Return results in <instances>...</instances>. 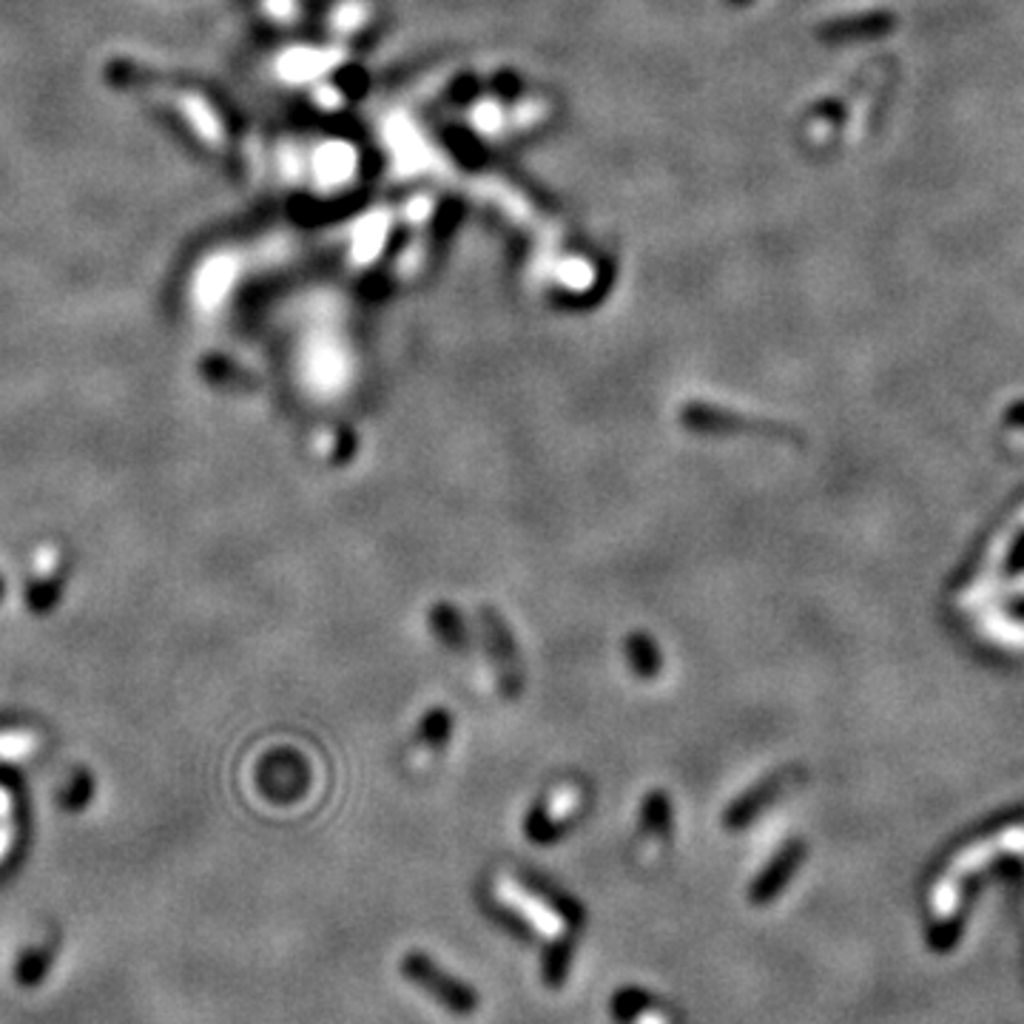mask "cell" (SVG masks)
<instances>
[{"mask_svg": "<svg viewBox=\"0 0 1024 1024\" xmlns=\"http://www.w3.org/2000/svg\"><path fill=\"white\" fill-rule=\"evenodd\" d=\"M573 959L575 931H566L564 937L553 939V942L544 948V957H541V982H544L550 991H561L566 984L570 971H573Z\"/></svg>", "mask_w": 1024, "mask_h": 1024, "instance_id": "cell-9", "label": "cell"}, {"mask_svg": "<svg viewBox=\"0 0 1024 1024\" xmlns=\"http://www.w3.org/2000/svg\"><path fill=\"white\" fill-rule=\"evenodd\" d=\"M794 774L792 772H772L769 777H763L760 783L749 785L732 805H725L723 812V828L725 832H740L745 825H752L754 819L760 817V812H765L774 800L780 797L785 785L792 783Z\"/></svg>", "mask_w": 1024, "mask_h": 1024, "instance_id": "cell-5", "label": "cell"}, {"mask_svg": "<svg viewBox=\"0 0 1024 1024\" xmlns=\"http://www.w3.org/2000/svg\"><path fill=\"white\" fill-rule=\"evenodd\" d=\"M570 828H573V817H553L546 800H539L524 819V834L535 845H555Z\"/></svg>", "mask_w": 1024, "mask_h": 1024, "instance_id": "cell-10", "label": "cell"}, {"mask_svg": "<svg viewBox=\"0 0 1024 1024\" xmlns=\"http://www.w3.org/2000/svg\"><path fill=\"white\" fill-rule=\"evenodd\" d=\"M52 968V951L49 948H38V951H29L27 957L21 959L18 964V984L23 988H34V984H41L43 976Z\"/></svg>", "mask_w": 1024, "mask_h": 1024, "instance_id": "cell-15", "label": "cell"}, {"mask_svg": "<svg viewBox=\"0 0 1024 1024\" xmlns=\"http://www.w3.org/2000/svg\"><path fill=\"white\" fill-rule=\"evenodd\" d=\"M427 624L436 633V638L450 649V652H461L464 655L470 649V629H467L464 615L456 609L452 604L441 600V604L430 606V613H427Z\"/></svg>", "mask_w": 1024, "mask_h": 1024, "instance_id": "cell-7", "label": "cell"}, {"mask_svg": "<svg viewBox=\"0 0 1024 1024\" xmlns=\"http://www.w3.org/2000/svg\"><path fill=\"white\" fill-rule=\"evenodd\" d=\"M624 655L629 669H633L638 678L655 680L663 672V652H660L658 640L649 633H644V629H635V633L626 635Z\"/></svg>", "mask_w": 1024, "mask_h": 1024, "instance_id": "cell-8", "label": "cell"}, {"mask_svg": "<svg viewBox=\"0 0 1024 1024\" xmlns=\"http://www.w3.org/2000/svg\"><path fill=\"white\" fill-rule=\"evenodd\" d=\"M655 1007H658V999L652 993L640 991V988H620L609 1002V1011L620 1024H633L635 1018L644 1016L646 1011H655Z\"/></svg>", "mask_w": 1024, "mask_h": 1024, "instance_id": "cell-12", "label": "cell"}, {"mask_svg": "<svg viewBox=\"0 0 1024 1024\" xmlns=\"http://www.w3.org/2000/svg\"><path fill=\"white\" fill-rule=\"evenodd\" d=\"M803 854H805V848L800 839L785 845L783 851H780L777 857H774L772 863L765 865L763 871L757 874V879H754L752 888H749V902L769 905L774 897H780L785 882L794 877V871H797L800 863H803Z\"/></svg>", "mask_w": 1024, "mask_h": 1024, "instance_id": "cell-6", "label": "cell"}, {"mask_svg": "<svg viewBox=\"0 0 1024 1024\" xmlns=\"http://www.w3.org/2000/svg\"><path fill=\"white\" fill-rule=\"evenodd\" d=\"M515 879H519L521 891H524L526 897H533L535 902L544 905L546 911L553 913L555 919H561L570 931L578 933L581 928H584L586 924L584 905H581L573 894H566L564 888H558L553 879H546L544 874L533 871V868H521V871L515 874Z\"/></svg>", "mask_w": 1024, "mask_h": 1024, "instance_id": "cell-4", "label": "cell"}, {"mask_svg": "<svg viewBox=\"0 0 1024 1024\" xmlns=\"http://www.w3.org/2000/svg\"><path fill=\"white\" fill-rule=\"evenodd\" d=\"M484 905H487V913H490V917L495 919V922H499L506 933H512V937L521 939V942H526V944H533L535 939H539V928H535V924L530 922V919H526L521 911L510 908L506 902H499V899H487Z\"/></svg>", "mask_w": 1024, "mask_h": 1024, "instance_id": "cell-13", "label": "cell"}, {"mask_svg": "<svg viewBox=\"0 0 1024 1024\" xmlns=\"http://www.w3.org/2000/svg\"><path fill=\"white\" fill-rule=\"evenodd\" d=\"M399 971L407 982L436 999L452 1016H472L479 1011V993L459 976L447 973L439 962H432V957H427L425 951H407L399 962Z\"/></svg>", "mask_w": 1024, "mask_h": 1024, "instance_id": "cell-1", "label": "cell"}, {"mask_svg": "<svg viewBox=\"0 0 1024 1024\" xmlns=\"http://www.w3.org/2000/svg\"><path fill=\"white\" fill-rule=\"evenodd\" d=\"M450 738H452V714H450V709H445V706L430 709V712L421 718L419 729H416V743L427 745V749H432V752L441 749V745H445Z\"/></svg>", "mask_w": 1024, "mask_h": 1024, "instance_id": "cell-14", "label": "cell"}, {"mask_svg": "<svg viewBox=\"0 0 1024 1024\" xmlns=\"http://www.w3.org/2000/svg\"><path fill=\"white\" fill-rule=\"evenodd\" d=\"M680 425L689 427L698 436H765V439H794V432L788 427L777 425V421H763V419H745L738 412H729L718 405H706V401H689L680 407Z\"/></svg>", "mask_w": 1024, "mask_h": 1024, "instance_id": "cell-3", "label": "cell"}, {"mask_svg": "<svg viewBox=\"0 0 1024 1024\" xmlns=\"http://www.w3.org/2000/svg\"><path fill=\"white\" fill-rule=\"evenodd\" d=\"M479 626L484 633V646L492 660V669H495V678H499V689L504 692V698L515 700L524 692V663H521L515 635L495 606H481Z\"/></svg>", "mask_w": 1024, "mask_h": 1024, "instance_id": "cell-2", "label": "cell"}, {"mask_svg": "<svg viewBox=\"0 0 1024 1024\" xmlns=\"http://www.w3.org/2000/svg\"><path fill=\"white\" fill-rule=\"evenodd\" d=\"M672 832V803L669 794L655 788L640 803V834L652 839H666Z\"/></svg>", "mask_w": 1024, "mask_h": 1024, "instance_id": "cell-11", "label": "cell"}]
</instances>
